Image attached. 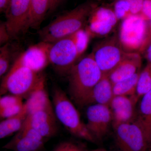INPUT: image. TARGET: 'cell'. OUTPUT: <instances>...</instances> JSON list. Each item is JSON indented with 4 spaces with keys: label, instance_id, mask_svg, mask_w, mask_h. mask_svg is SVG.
<instances>
[{
    "label": "cell",
    "instance_id": "cell-1",
    "mask_svg": "<svg viewBox=\"0 0 151 151\" xmlns=\"http://www.w3.org/2000/svg\"><path fill=\"white\" fill-rule=\"evenodd\" d=\"M95 6L90 2H86L57 17L39 30L38 34L41 41L53 43L83 29Z\"/></svg>",
    "mask_w": 151,
    "mask_h": 151
},
{
    "label": "cell",
    "instance_id": "cell-2",
    "mask_svg": "<svg viewBox=\"0 0 151 151\" xmlns=\"http://www.w3.org/2000/svg\"><path fill=\"white\" fill-rule=\"evenodd\" d=\"M67 75L71 99L78 106L84 107L92 89L103 74L90 53L79 60Z\"/></svg>",
    "mask_w": 151,
    "mask_h": 151
},
{
    "label": "cell",
    "instance_id": "cell-3",
    "mask_svg": "<svg viewBox=\"0 0 151 151\" xmlns=\"http://www.w3.org/2000/svg\"><path fill=\"white\" fill-rule=\"evenodd\" d=\"M52 102L57 119L71 134L90 142H98L89 132L86 124L81 121L80 115L74 105L60 88H55Z\"/></svg>",
    "mask_w": 151,
    "mask_h": 151
},
{
    "label": "cell",
    "instance_id": "cell-4",
    "mask_svg": "<svg viewBox=\"0 0 151 151\" xmlns=\"http://www.w3.org/2000/svg\"><path fill=\"white\" fill-rule=\"evenodd\" d=\"M44 76L27 68L12 67L3 79L1 94L9 92L27 99Z\"/></svg>",
    "mask_w": 151,
    "mask_h": 151
},
{
    "label": "cell",
    "instance_id": "cell-5",
    "mask_svg": "<svg viewBox=\"0 0 151 151\" xmlns=\"http://www.w3.org/2000/svg\"><path fill=\"white\" fill-rule=\"evenodd\" d=\"M148 25L147 21L139 14L132 15L122 20L118 37L124 51L140 53L146 39Z\"/></svg>",
    "mask_w": 151,
    "mask_h": 151
},
{
    "label": "cell",
    "instance_id": "cell-6",
    "mask_svg": "<svg viewBox=\"0 0 151 151\" xmlns=\"http://www.w3.org/2000/svg\"><path fill=\"white\" fill-rule=\"evenodd\" d=\"M115 141L121 151H147V131L138 121L120 124L113 128Z\"/></svg>",
    "mask_w": 151,
    "mask_h": 151
},
{
    "label": "cell",
    "instance_id": "cell-7",
    "mask_svg": "<svg viewBox=\"0 0 151 151\" xmlns=\"http://www.w3.org/2000/svg\"><path fill=\"white\" fill-rule=\"evenodd\" d=\"M127 52L122 48L118 36L115 35L97 43L91 53L103 75H108L122 61Z\"/></svg>",
    "mask_w": 151,
    "mask_h": 151
},
{
    "label": "cell",
    "instance_id": "cell-8",
    "mask_svg": "<svg viewBox=\"0 0 151 151\" xmlns=\"http://www.w3.org/2000/svg\"><path fill=\"white\" fill-rule=\"evenodd\" d=\"M50 63L58 72L67 75L79 59L78 51L72 36L50 43L48 50Z\"/></svg>",
    "mask_w": 151,
    "mask_h": 151
},
{
    "label": "cell",
    "instance_id": "cell-9",
    "mask_svg": "<svg viewBox=\"0 0 151 151\" xmlns=\"http://www.w3.org/2000/svg\"><path fill=\"white\" fill-rule=\"evenodd\" d=\"M87 123L89 132L98 142L103 140L112 126V113L108 105L92 104L86 111Z\"/></svg>",
    "mask_w": 151,
    "mask_h": 151
},
{
    "label": "cell",
    "instance_id": "cell-10",
    "mask_svg": "<svg viewBox=\"0 0 151 151\" xmlns=\"http://www.w3.org/2000/svg\"><path fill=\"white\" fill-rule=\"evenodd\" d=\"M118 21L113 9L95 6L88 20L86 30L90 37L105 36L113 31Z\"/></svg>",
    "mask_w": 151,
    "mask_h": 151
},
{
    "label": "cell",
    "instance_id": "cell-11",
    "mask_svg": "<svg viewBox=\"0 0 151 151\" xmlns=\"http://www.w3.org/2000/svg\"><path fill=\"white\" fill-rule=\"evenodd\" d=\"M30 0H11L5 12V23L11 39L26 32Z\"/></svg>",
    "mask_w": 151,
    "mask_h": 151
},
{
    "label": "cell",
    "instance_id": "cell-12",
    "mask_svg": "<svg viewBox=\"0 0 151 151\" xmlns=\"http://www.w3.org/2000/svg\"><path fill=\"white\" fill-rule=\"evenodd\" d=\"M46 139L26 120L21 129L3 148L13 151H37L42 148Z\"/></svg>",
    "mask_w": 151,
    "mask_h": 151
},
{
    "label": "cell",
    "instance_id": "cell-13",
    "mask_svg": "<svg viewBox=\"0 0 151 151\" xmlns=\"http://www.w3.org/2000/svg\"><path fill=\"white\" fill-rule=\"evenodd\" d=\"M50 44L41 41L29 47L19 55L12 67H26L40 73L50 63L48 50Z\"/></svg>",
    "mask_w": 151,
    "mask_h": 151
},
{
    "label": "cell",
    "instance_id": "cell-14",
    "mask_svg": "<svg viewBox=\"0 0 151 151\" xmlns=\"http://www.w3.org/2000/svg\"><path fill=\"white\" fill-rule=\"evenodd\" d=\"M139 100L136 94L131 96H114L109 106L113 128L136 121L137 116L136 105Z\"/></svg>",
    "mask_w": 151,
    "mask_h": 151
},
{
    "label": "cell",
    "instance_id": "cell-15",
    "mask_svg": "<svg viewBox=\"0 0 151 151\" xmlns=\"http://www.w3.org/2000/svg\"><path fill=\"white\" fill-rule=\"evenodd\" d=\"M56 117L54 109L40 110L28 115L26 121L34 129L45 139L57 132Z\"/></svg>",
    "mask_w": 151,
    "mask_h": 151
},
{
    "label": "cell",
    "instance_id": "cell-16",
    "mask_svg": "<svg viewBox=\"0 0 151 151\" xmlns=\"http://www.w3.org/2000/svg\"><path fill=\"white\" fill-rule=\"evenodd\" d=\"M142 64L140 53L127 52L122 61L108 74V78L113 85L126 80L139 72Z\"/></svg>",
    "mask_w": 151,
    "mask_h": 151
},
{
    "label": "cell",
    "instance_id": "cell-17",
    "mask_svg": "<svg viewBox=\"0 0 151 151\" xmlns=\"http://www.w3.org/2000/svg\"><path fill=\"white\" fill-rule=\"evenodd\" d=\"M45 77L44 76L37 86L27 98L28 115L40 110L53 109L45 89Z\"/></svg>",
    "mask_w": 151,
    "mask_h": 151
},
{
    "label": "cell",
    "instance_id": "cell-18",
    "mask_svg": "<svg viewBox=\"0 0 151 151\" xmlns=\"http://www.w3.org/2000/svg\"><path fill=\"white\" fill-rule=\"evenodd\" d=\"M114 96L113 84L108 75H103L92 89L85 106L96 104L109 106Z\"/></svg>",
    "mask_w": 151,
    "mask_h": 151
},
{
    "label": "cell",
    "instance_id": "cell-19",
    "mask_svg": "<svg viewBox=\"0 0 151 151\" xmlns=\"http://www.w3.org/2000/svg\"><path fill=\"white\" fill-rule=\"evenodd\" d=\"M50 0H30L29 16L26 32L29 28L39 29L47 13L50 11Z\"/></svg>",
    "mask_w": 151,
    "mask_h": 151
},
{
    "label": "cell",
    "instance_id": "cell-20",
    "mask_svg": "<svg viewBox=\"0 0 151 151\" xmlns=\"http://www.w3.org/2000/svg\"><path fill=\"white\" fill-rule=\"evenodd\" d=\"M28 116L27 106L25 103L23 108L16 116L4 119L0 123V138L7 137L21 129Z\"/></svg>",
    "mask_w": 151,
    "mask_h": 151
},
{
    "label": "cell",
    "instance_id": "cell-21",
    "mask_svg": "<svg viewBox=\"0 0 151 151\" xmlns=\"http://www.w3.org/2000/svg\"><path fill=\"white\" fill-rule=\"evenodd\" d=\"M141 98L136 120L145 127L147 135L151 125V89Z\"/></svg>",
    "mask_w": 151,
    "mask_h": 151
},
{
    "label": "cell",
    "instance_id": "cell-22",
    "mask_svg": "<svg viewBox=\"0 0 151 151\" xmlns=\"http://www.w3.org/2000/svg\"><path fill=\"white\" fill-rule=\"evenodd\" d=\"M140 72L130 78L113 84L114 96H131L136 94Z\"/></svg>",
    "mask_w": 151,
    "mask_h": 151
},
{
    "label": "cell",
    "instance_id": "cell-23",
    "mask_svg": "<svg viewBox=\"0 0 151 151\" xmlns=\"http://www.w3.org/2000/svg\"><path fill=\"white\" fill-rule=\"evenodd\" d=\"M151 89V63L140 72L136 94L139 99Z\"/></svg>",
    "mask_w": 151,
    "mask_h": 151
},
{
    "label": "cell",
    "instance_id": "cell-24",
    "mask_svg": "<svg viewBox=\"0 0 151 151\" xmlns=\"http://www.w3.org/2000/svg\"><path fill=\"white\" fill-rule=\"evenodd\" d=\"M12 50L9 42L0 48V76L6 73L9 67L12 57Z\"/></svg>",
    "mask_w": 151,
    "mask_h": 151
},
{
    "label": "cell",
    "instance_id": "cell-25",
    "mask_svg": "<svg viewBox=\"0 0 151 151\" xmlns=\"http://www.w3.org/2000/svg\"><path fill=\"white\" fill-rule=\"evenodd\" d=\"M71 36L75 42L78 55L80 57L87 48L90 36L86 30L82 29L75 33Z\"/></svg>",
    "mask_w": 151,
    "mask_h": 151
},
{
    "label": "cell",
    "instance_id": "cell-26",
    "mask_svg": "<svg viewBox=\"0 0 151 151\" xmlns=\"http://www.w3.org/2000/svg\"><path fill=\"white\" fill-rule=\"evenodd\" d=\"M113 5V11L119 20L132 15L129 4L127 0H114Z\"/></svg>",
    "mask_w": 151,
    "mask_h": 151
},
{
    "label": "cell",
    "instance_id": "cell-27",
    "mask_svg": "<svg viewBox=\"0 0 151 151\" xmlns=\"http://www.w3.org/2000/svg\"><path fill=\"white\" fill-rule=\"evenodd\" d=\"M22 100L23 98L22 97L12 94L1 97L0 99V110L23 103Z\"/></svg>",
    "mask_w": 151,
    "mask_h": 151
},
{
    "label": "cell",
    "instance_id": "cell-28",
    "mask_svg": "<svg viewBox=\"0 0 151 151\" xmlns=\"http://www.w3.org/2000/svg\"><path fill=\"white\" fill-rule=\"evenodd\" d=\"M24 103H19L12 107L0 110V117L2 119L10 118L19 114L23 108Z\"/></svg>",
    "mask_w": 151,
    "mask_h": 151
},
{
    "label": "cell",
    "instance_id": "cell-29",
    "mask_svg": "<svg viewBox=\"0 0 151 151\" xmlns=\"http://www.w3.org/2000/svg\"><path fill=\"white\" fill-rule=\"evenodd\" d=\"M52 151H88L82 146L72 142H65L59 144Z\"/></svg>",
    "mask_w": 151,
    "mask_h": 151
},
{
    "label": "cell",
    "instance_id": "cell-30",
    "mask_svg": "<svg viewBox=\"0 0 151 151\" xmlns=\"http://www.w3.org/2000/svg\"><path fill=\"white\" fill-rule=\"evenodd\" d=\"M139 15L146 21H151V0H144Z\"/></svg>",
    "mask_w": 151,
    "mask_h": 151
},
{
    "label": "cell",
    "instance_id": "cell-31",
    "mask_svg": "<svg viewBox=\"0 0 151 151\" xmlns=\"http://www.w3.org/2000/svg\"><path fill=\"white\" fill-rule=\"evenodd\" d=\"M129 4L132 15L140 14L144 0H127Z\"/></svg>",
    "mask_w": 151,
    "mask_h": 151
},
{
    "label": "cell",
    "instance_id": "cell-32",
    "mask_svg": "<svg viewBox=\"0 0 151 151\" xmlns=\"http://www.w3.org/2000/svg\"><path fill=\"white\" fill-rule=\"evenodd\" d=\"M10 36L9 34L5 22H1L0 24V44L3 45L8 42Z\"/></svg>",
    "mask_w": 151,
    "mask_h": 151
},
{
    "label": "cell",
    "instance_id": "cell-33",
    "mask_svg": "<svg viewBox=\"0 0 151 151\" xmlns=\"http://www.w3.org/2000/svg\"><path fill=\"white\" fill-rule=\"evenodd\" d=\"M151 43V21H150V23L148 25L147 32V35L142 47L140 50V53H143L145 50L146 48L149 46V45Z\"/></svg>",
    "mask_w": 151,
    "mask_h": 151
},
{
    "label": "cell",
    "instance_id": "cell-34",
    "mask_svg": "<svg viewBox=\"0 0 151 151\" xmlns=\"http://www.w3.org/2000/svg\"><path fill=\"white\" fill-rule=\"evenodd\" d=\"M11 0H0V11L1 12H4L8 9Z\"/></svg>",
    "mask_w": 151,
    "mask_h": 151
},
{
    "label": "cell",
    "instance_id": "cell-35",
    "mask_svg": "<svg viewBox=\"0 0 151 151\" xmlns=\"http://www.w3.org/2000/svg\"><path fill=\"white\" fill-rule=\"evenodd\" d=\"M63 0H50V12L55 10L62 2Z\"/></svg>",
    "mask_w": 151,
    "mask_h": 151
},
{
    "label": "cell",
    "instance_id": "cell-36",
    "mask_svg": "<svg viewBox=\"0 0 151 151\" xmlns=\"http://www.w3.org/2000/svg\"><path fill=\"white\" fill-rule=\"evenodd\" d=\"M143 53L145 54V58L148 62L151 63V43L149 45Z\"/></svg>",
    "mask_w": 151,
    "mask_h": 151
},
{
    "label": "cell",
    "instance_id": "cell-37",
    "mask_svg": "<svg viewBox=\"0 0 151 151\" xmlns=\"http://www.w3.org/2000/svg\"><path fill=\"white\" fill-rule=\"evenodd\" d=\"M149 145L151 142V125L147 133Z\"/></svg>",
    "mask_w": 151,
    "mask_h": 151
},
{
    "label": "cell",
    "instance_id": "cell-38",
    "mask_svg": "<svg viewBox=\"0 0 151 151\" xmlns=\"http://www.w3.org/2000/svg\"><path fill=\"white\" fill-rule=\"evenodd\" d=\"M110 151V150H105V149H102V148H99L97 149H94V150H92L91 151Z\"/></svg>",
    "mask_w": 151,
    "mask_h": 151
},
{
    "label": "cell",
    "instance_id": "cell-39",
    "mask_svg": "<svg viewBox=\"0 0 151 151\" xmlns=\"http://www.w3.org/2000/svg\"><path fill=\"white\" fill-rule=\"evenodd\" d=\"M147 151H151V142L149 144Z\"/></svg>",
    "mask_w": 151,
    "mask_h": 151
},
{
    "label": "cell",
    "instance_id": "cell-40",
    "mask_svg": "<svg viewBox=\"0 0 151 151\" xmlns=\"http://www.w3.org/2000/svg\"><path fill=\"white\" fill-rule=\"evenodd\" d=\"M110 1H113H113H114V0H110Z\"/></svg>",
    "mask_w": 151,
    "mask_h": 151
}]
</instances>
